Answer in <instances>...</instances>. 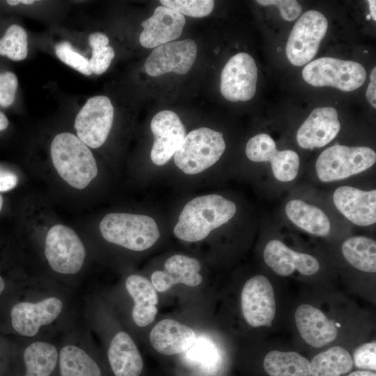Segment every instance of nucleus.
<instances>
[{"instance_id":"f257e3e1","label":"nucleus","mask_w":376,"mask_h":376,"mask_svg":"<svg viewBox=\"0 0 376 376\" xmlns=\"http://www.w3.org/2000/svg\"><path fill=\"white\" fill-rule=\"evenodd\" d=\"M236 211L235 203L220 195L196 197L181 211L173 229L174 235L186 242L201 241L212 230L233 219Z\"/></svg>"},{"instance_id":"f03ea898","label":"nucleus","mask_w":376,"mask_h":376,"mask_svg":"<svg viewBox=\"0 0 376 376\" xmlns=\"http://www.w3.org/2000/svg\"><path fill=\"white\" fill-rule=\"evenodd\" d=\"M50 152L54 168L70 186L82 189L96 177L97 166L91 150L75 134H57Z\"/></svg>"},{"instance_id":"7ed1b4c3","label":"nucleus","mask_w":376,"mask_h":376,"mask_svg":"<svg viewBox=\"0 0 376 376\" xmlns=\"http://www.w3.org/2000/svg\"><path fill=\"white\" fill-rule=\"evenodd\" d=\"M100 230L107 241L136 251L150 248L160 235L152 218L128 213L107 214L100 223Z\"/></svg>"},{"instance_id":"20e7f679","label":"nucleus","mask_w":376,"mask_h":376,"mask_svg":"<svg viewBox=\"0 0 376 376\" xmlns=\"http://www.w3.org/2000/svg\"><path fill=\"white\" fill-rule=\"evenodd\" d=\"M375 162L376 152L370 147L335 144L319 155L315 172L320 182L329 183L361 173Z\"/></svg>"},{"instance_id":"39448f33","label":"nucleus","mask_w":376,"mask_h":376,"mask_svg":"<svg viewBox=\"0 0 376 376\" xmlns=\"http://www.w3.org/2000/svg\"><path fill=\"white\" fill-rule=\"evenodd\" d=\"M225 149L222 133L208 127H200L185 136L174 154V162L185 173L197 174L214 164Z\"/></svg>"},{"instance_id":"423d86ee","label":"nucleus","mask_w":376,"mask_h":376,"mask_svg":"<svg viewBox=\"0 0 376 376\" xmlns=\"http://www.w3.org/2000/svg\"><path fill=\"white\" fill-rule=\"evenodd\" d=\"M302 77L313 86H331L343 91H352L363 84L366 71L355 61L323 57L306 64Z\"/></svg>"},{"instance_id":"0eeeda50","label":"nucleus","mask_w":376,"mask_h":376,"mask_svg":"<svg viewBox=\"0 0 376 376\" xmlns=\"http://www.w3.org/2000/svg\"><path fill=\"white\" fill-rule=\"evenodd\" d=\"M328 28V21L320 12L304 13L295 24L288 39L285 53L295 66L308 64L315 56Z\"/></svg>"},{"instance_id":"6e6552de","label":"nucleus","mask_w":376,"mask_h":376,"mask_svg":"<svg viewBox=\"0 0 376 376\" xmlns=\"http://www.w3.org/2000/svg\"><path fill=\"white\" fill-rule=\"evenodd\" d=\"M45 253L50 267L56 272L74 274L81 268L86 257L85 247L70 228L56 224L48 231Z\"/></svg>"},{"instance_id":"1a4fd4ad","label":"nucleus","mask_w":376,"mask_h":376,"mask_svg":"<svg viewBox=\"0 0 376 376\" xmlns=\"http://www.w3.org/2000/svg\"><path fill=\"white\" fill-rule=\"evenodd\" d=\"M247 158L254 162H269L274 178L280 182L296 179L300 169V157L294 150L277 149L273 138L266 133L251 137L245 148Z\"/></svg>"},{"instance_id":"9d476101","label":"nucleus","mask_w":376,"mask_h":376,"mask_svg":"<svg viewBox=\"0 0 376 376\" xmlns=\"http://www.w3.org/2000/svg\"><path fill=\"white\" fill-rule=\"evenodd\" d=\"M113 113V107L108 97L97 95L90 97L75 118V128L77 137L88 147H100L111 130Z\"/></svg>"},{"instance_id":"9b49d317","label":"nucleus","mask_w":376,"mask_h":376,"mask_svg":"<svg viewBox=\"0 0 376 376\" xmlns=\"http://www.w3.org/2000/svg\"><path fill=\"white\" fill-rule=\"evenodd\" d=\"M258 68L253 58L240 52L232 56L221 74L220 91L228 101H248L255 95Z\"/></svg>"},{"instance_id":"f8f14e48","label":"nucleus","mask_w":376,"mask_h":376,"mask_svg":"<svg viewBox=\"0 0 376 376\" xmlns=\"http://www.w3.org/2000/svg\"><path fill=\"white\" fill-rule=\"evenodd\" d=\"M242 314L253 327H270L275 316L276 304L272 283L263 275L249 279L241 295Z\"/></svg>"},{"instance_id":"ddd939ff","label":"nucleus","mask_w":376,"mask_h":376,"mask_svg":"<svg viewBox=\"0 0 376 376\" xmlns=\"http://www.w3.org/2000/svg\"><path fill=\"white\" fill-rule=\"evenodd\" d=\"M197 56V46L191 39L172 41L153 49L144 67L148 75L157 77L168 72L187 73Z\"/></svg>"},{"instance_id":"4468645a","label":"nucleus","mask_w":376,"mask_h":376,"mask_svg":"<svg viewBox=\"0 0 376 376\" xmlns=\"http://www.w3.org/2000/svg\"><path fill=\"white\" fill-rule=\"evenodd\" d=\"M332 201L336 209L350 223L368 227L376 223V189H361L342 185L333 192Z\"/></svg>"},{"instance_id":"2eb2a0df","label":"nucleus","mask_w":376,"mask_h":376,"mask_svg":"<svg viewBox=\"0 0 376 376\" xmlns=\"http://www.w3.org/2000/svg\"><path fill=\"white\" fill-rule=\"evenodd\" d=\"M150 129L154 136L150 158L155 164L162 166L180 148L186 130L178 114L170 110L156 113L150 122Z\"/></svg>"},{"instance_id":"dca6fc26","label":"nucleus","mask_w":376,"mask_h":376,"mask_svg":"<svg viewBox=\"0 0 376 376\" xmlns=\"http://www.w3.org/2000/svg\"><path fill=\"white\" fill-rule=\"evenodd\" d=\"M340 130L337 110L331 107L313 109L299 127L296 140L303 149L324 147L333 141Z\"/></svg>"},{"instance_id":"f3484780","label":"nucleus","mask_w":376,"mask_h":376,"mask_svg":"<svg viewBox=\"0 0 376 376\" xmlns=\"http://www.w3.org/2000/svg\"><path fill=\"white\" fill-rule=\"evenodd\" d=\"M62 308V301L53 297L36 303L19 302L11 310L12 326L20 335L33 336L41 326L52 323L58 316Z\"/></svg>"},{"instance_id":"a211bd4d","label":"nucleus","mask_w":376,"mask_h":376,"mask_svg":"<svg viewBox=\"0 0 376 376\" xmlns=\"http://www.w3.org/2000/svg\"><path fill=\"white\" fill-rule=\"evenodd\" d=\"M263 258L269 267L283 276H290L295 271L311 276L320 269V263L313 256L295 251L278 239L266 244Z\"/></svg>"},{"instance_id":"6ab92c4d","label":"nucleus","mask_w":376,"mask_h":376,"mask_svg":"<svg viewBox=\"0 0 376 376\" xmlns=\"http://www.w3.org/2000/svg\"><path fill=\"white\" fill-rule=\"evenodd\" d=\"M185 24L184 15L165 6H158L150 17L141 22L143 30L139 42L143 47L155 48L175 41L182 34Z\"/></svg>"},{"instance_id":"aec40b11","label":"nucleus","mask_w":376,"mask_h":376,"mask_svg":"<svg viewBox=\"0 0 376 376\" xmlns=\"http://www.w3.org/2000/svg\"><path fill=\"white\" fill-rule=\"evenodd\" d=\"M200 269L201 263L198 260L183 255H174L166 260L164 270L152 274L151 283L159 292H165L177 283L195 287L203 280L199 274Z\"/></svg>"},{"instance_id":"412c9836","label":"nucleus","mask_w":376,"mask_h":376,"mask_svg":"<svg viewBox=\"0 0 376 376\" xmlns=\"http://www.w3.org/2000/svg\"><path fill=\"white\" fill-rule=\"evenodd\" d=\"M295 317L300 336L314 347H320L337 337L338 329L335 322L311 305L299 306Z\"/></svg>"},{"instance_id":"4be33fe9","label":"nucleus","mask_w":376,"mask_h":376,"mask_svg":"<svg viewBox=\"0 0 376 376\" xmlns=\"http://www.w3.org/2000/svg\"><path fill=\"white\" fill-rule=\"evenodd\" d=\"M284 213L296 228L314 236L327 237L333 228L329 214L322 207L301 198L288 201Z\"/></svg>"},{"instance_id":"5701e85b","label":"nucleus","mask_w":376,"mask_h":376,"mask_svg":"<svg viewBox=\"0 0 376 376\" xmlns=\"http://www.w3.org/2000/svg\"><path fill=\"white\" fill-rule=\"evenodd\" d=\"M196 339L192 329L171 319L159 322L150 334V341L155 350L167 356L188 351Z\"/></svg>"},{"instance_id":"b1692460","label":"nucleus","mask_w":376,"mask_h":376,"mask_svg":"<svg viewBox=\"0 0 376 376\" xmlns=\"http://www.w3.org/2000/svg\"><path fill=\"white\" fill-rule=\"evenodd\" d=\"M108 359L116 376H139L143 367L141 354L130 335L120 331L113 338Z\"/></svg>"},{"instance_id":"393cba45","label":"nucleus","mask_w":376,"mask_h":376,"mask_svg":"<svg viewBox=\"0 0 376 376\" xmlns=\"http://www.w3.org/2000/svg\"><path fill=\"white\" fill-rule=\"evenodd\" d=\"M128 293L134 301L132 315L139 327H146L151 323L157 313L158 303L157 290L146 278L133 274L125 282Z\"/></svg>"},{"instance_id":"a878e982","label":"nucleus","mask_w":376,"mask_h":376,"mask_svg":"<svg viewBox=\"0 0 376 376\" xmlns=\"http://www.w3.org/2000/svg\"><path fill=\"white\" fill-rule=\"evenodd\" d=\"M263 367L269 376H311L310 361L295 352L271 351Z\"/></svg>"},{"instance_id":"bb28decb","label":"nucleus","mask_w":376,"mask_h":376,"mask_svg":"<svg viewBox=\"0 0 376 376\" xmlns=\"http://www.w3.org/2000/svg\"><path fill=\"white\" fill-rule=\"evenodd\" d=\"M344 258L354 268L364 272H376V242L368 237L352 236L342 244Z\"/></svg>"},{"instance_id":"cd10ccee","label":"nucleus","mask_w":376,"mask_h":376,"mask_svg":"<svg viewBox=\"0 0 376 376\" xmlns=\"http://www.w3.org/2000/svg\"><path fill=\"white\" fill-rule=\"evenodd\" d=\"M310 363L311 376H340L350 372L353 366L351 355L340 346L317 354Z\"/></svg>"},{"instance_id":"c85d7f7f","label":"nucleus","mask_w":376,"mask_h":376,"mask_svg":"<svg viewBox=\"0 0 376 376\" xmlns=\"http://www.w3.org/2000/svg\"><path fill=\"white\" fill-rule=\"evenodd\" d=\"M24 359L26 368L25 376H49L56 367L58 352L50 343L35 342L25 349Z\"/></svg>"},{"instance_id":"c756f323","label":"nucleus","mask_w":376,"mask_h":376,"mask_svg":"<svg viewBox=\"0 0 376 376\" xmlns=\"http://www.w3.org/2000/svg\"><path fill=\"white\" fill-rule=\"evenodd\" d=\"M61 376H101L95 361L83 350L74 345L63 347L59 354Z\"/></svg>"},{"instance_id":"7c9ffc66","label":"nucleus","mask_w":376,"mask_h":376,"mask_svg":"<svg viewBox=\"0 0 376 376\" xmlns=\"http://www.w3.org/2000/svg\"><path fill=\"white\" fill-rule=\"evenodd\" d=\"M28 54V38L25 30L17 24L10 25L0 39V55L19 61Z\"/></svg>"},{"instance_id":"2f4dec72","label":"nucleus","mask_w":376,"mask_h":376,"mask_svg":"<svg viewBox=\"0 0 376 376\" xmlns=\"http://www.w3.org/2000/svg\"><path fill=\"white\" fill-rule=\"evenodd\" d=\"M109 42L107 35L101 32L93 33L88 37V43L92 49L89 63L92 72L95 75L104 73L115 56L113 49L108 45Z\"/></svg>"},{"instance_id":"473e14b6","label":"nucleus","mask_w":376,"mask_h":376,"mask_svg":"<svg viewBox=\"0 0 376 376\" xmlns=\"http://www.w3.org/2000/svg\"><path fill=\"white\" fill-rule=\"evenodd\" d=\"M160 3L182 15L203 17L211 13L214 6L212 0H161Z\"/></svg>"},{"instance_id":"72a5a7b5","label":"nucleus","mask_w":376,"mask_h":376,"mask_svg":"<svg viewBox=\"0 0 376 376\" xmlns=\"http://www.w3.org/2000/svg\"><path fill=\"white\" fill-rule=\"evenodd\" d=\"M55 52L61 61L78 72L85 75H91L93 73L89 60L75 50L68 41L56 44Z\"/></svg>"},{"instance_id":"f704fd0d","label":"nucleus","mask_w":376,"mask_h":376,"mask_svg":"<svg viewBox=\"0 0 376 376\" xmlns=\"http://www.w3.org/2000/svg\"><path fill=\"white\" fill-rule=\"evenodd\" d=\"M353 363L362 370L375 371L376 370V343L375 341L359 346L354 353Z\"/></svg>"},{"instance_id":"c9c22d12","label":"nucleus","mask_w":376,"mask_h":376,"mask_svg":"<svg viewBox=\"0 0 376 376\" xmlns=\"http://www.w3.org/2000/svg\"><path fill=\"white\" fill-rule=\"evenodd\" d=\"M18 80L12 72L0 73V106L8 107L15 100Z\"/></svg>"},{"instance_id":"e433bc0d","label":"nucleus","mask_w":376,"mask_h":376,"mask_svg":"<svg viewBox=\"0 0 376 376\" xmlns=\"http://www.w3.org/2000/svg\"><path fill=\"white\" fill-rule=\"evenodd\" d=\"M256 2L264 6L277 7L282 18L288 22L298 18L301 13V5L295 0H257Z\"/></svg>"},{"instance_id":"4c0bfd02","label":"nucleus","mask_w":376,"mask_h":376,"mask_svg":"<svg viewBox=\"0 0 376 376\" xmlns=\"http://www.w3.org/2000/svg\"><path fill=\"white\" fill-rule=\"evenodd\" d=\"M189 350L191 358L207 364H210V361L214 359L216 354L214 345L211 340L203 338H196Z\"/></svg>"},{"instance_id":"58836bf2","label":"nucleus","mask_w":376,"mask_h":376,"mask_svg":"<svg viewBox=\"0 0 376 376\" xmlns=\"http://www.w3.org/2000/svg\"><path fill=\"white\" fill-rule=\"evenodd\" d=\"M17 182V177L14 173L0 169V191H7L13 189Z\"/></svg>"},{"instance_id":"ea45409f","label":"nucleus","mask_w":376,"mask_h":376,"mask_svg":"<svg viewBox=\"0 0 376 376\" xmlns=\"http://www.w3.org/2000/svg\"><path fill=\"white\" fill-rule=\"evenodd\" d=\"M370 81L366 90V98L373 108H376V68L374 67L370 76Z\"/></svg>"},{"instance_id":"a19ab883","label":"nucleus","mask_w":376,"mask_h":376,"mask_svg":"<svg viewBox=\"0 0 376 376\" xmlns=\"http://www.w3.org/2000/svg\"><path fill=\"white\" fill-rule=\"evenodd\" d=\"M347 376H376L375 373L369 370H357L351 373Z\"/></svg>"},{"instance_id":"79ce46f5","label":"nucleus","mask_w":376,"mask_h":376,"mask_svg":"<svg viewBox=\"0 0 376 376\" xmlns=\"http://www.w3.org/2000/svg\"><path fill=\"white\" fill-rule=\"evenodd\" d=\"M8 125V118L1 111H0V131L6 129Z\"/></svg>"},{"instance_id":"37998d69","label":"nucleus","mask_w":376,"mask_h":376,"mask_svg":"<svg viewBox=\"0 0 376 376\" xmlns=\"http://www.w3.org/2000/svg\"><path fill=\"white\" fill-rule=\"evenodd\" d=\"M368 5H369V10H370V14L372 17V19L375 21L376 19V13H375V4L376 1L375 0H369L368 1Z\"/></svg>"},{"instance_id":"c03bdc74","label":"nucleus","mask_w":376,"mask_h":376,"mask_svg":"<svg viewBox=\"0 0 376 376\" xmlns=\"http://www.w3.org/2000/svg\"><path fill=\"white\" fill-rule=\"evenodd\" d=\"M8 4L10 5V6H16L19 3H20V1L19 0H8L6 1Z\"/></svg>"},{"instance_id":"a18cd8bd","label":"nucleus","mask_w":376,"mask_h":376,"mask_svg":"<svg viewBox=\"0 0 376 376\" xmlns=\"http://www.w3.org/2000/svg\"><path fill=\"white\" fill-rule=\"evenodd\" d=\"M4 287H5V283H4V281H3V279H2V277L0 276V295H1V294L2 293V292L3 291Z\"/></svg>"},{"instance_id":"49530a36","label":"nucleus","mask_w":376,"mask_h":376,"mask_svg":"<svg viewBox=\"0 0 376 376\" xmlns=\"http://www.w3.org/2000/svg\"><path fill=\"white\" fill-rule=\"evenodd\" d=\"M35 2L33 0H21L20 3L24 4H33Z\"/></svg>"},{"instance_id":"de8ad7c7","label":"nucleus","mask_w":376,"mask_h":376,"mask_svg":"<svg viewBox=\"0 0 376 376\" xmlns=\"http://www.w3.org/2000/svg\"><path fill=\"white\" fill-rule=\"evenodd\" d=\"M3 198L2 196L0 195V211L3 207Z\"/></svg>"}]
</instances>
